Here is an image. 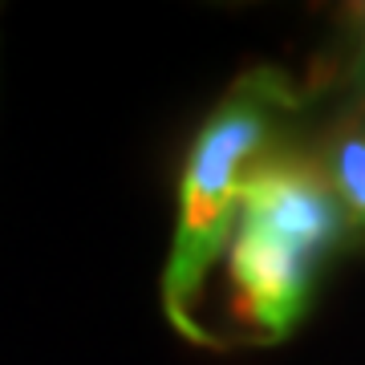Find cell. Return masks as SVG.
Segmentation results:
<instances>
[{
  "label": "cell",
  "mask_w": 365,
  "mask_h": 365,
  "mask_svg": "<svg viewBox=\"0 0 365 365\" xmlns=\"http://www.w3.org/2000/svg\"><path fill=\"white\" fill-rule=\"evenodd\" d=\"M349 240L317 155L276 146L252 175L223 252L232 309L248 337L284 341L313 309L329 260Z\"/></svg>",
  "instance_id": "cell-2"
},
{
  "label": "cell",
  "mask_w": 365,
  "mask_h": 365,
  "mask_svg": "<svg viewBox=\"0 0 365 365\" xmlns=\"http://www.w3.org/2000/svg\"><path fill=\"white\" fill-rule=\"evenodd\" d=\"M317 163L345 211L349 235L365 244V122L345 118L317 150Z\"/></svg>",
  "instance_id": "cell-3"
},
{
  "label": "cell",
  "mask_w": 365,
  "mask_h": 365,
  "mask_svg": "<svg viewBox=\"0 0 365 365\" xmlns=\"http://www.w3.org/2000/svg\"><path fill=\"white\" fill-rule=\"evenodd\" d=\"M349 29H353V37H349V57H345L341 81H345L349 93L365 106V4H357L349 13Z\"/></svg>",
  "instance_id": "cell-4"
},
{
  "label": "cell",
  "mask_w": 365,
  "mask_h": 365,
  "mask_svg": "<svg viewBox=\"0 0 365 365\" xmlns=\"http://www.w3.org/2000/svg\"><path fill=\"white\" fill-rule=\"evenodd\" d=\"M300 110V90L284 69L252 66L223 90L191 134L175 195V232L163 264V313L182 341L215 345L199 300L211 268L223 260L235 215L252 175L276 150V134L288 114Z\"/></svg>",
  "instance_id": "cell-1"
}]
</instances>
